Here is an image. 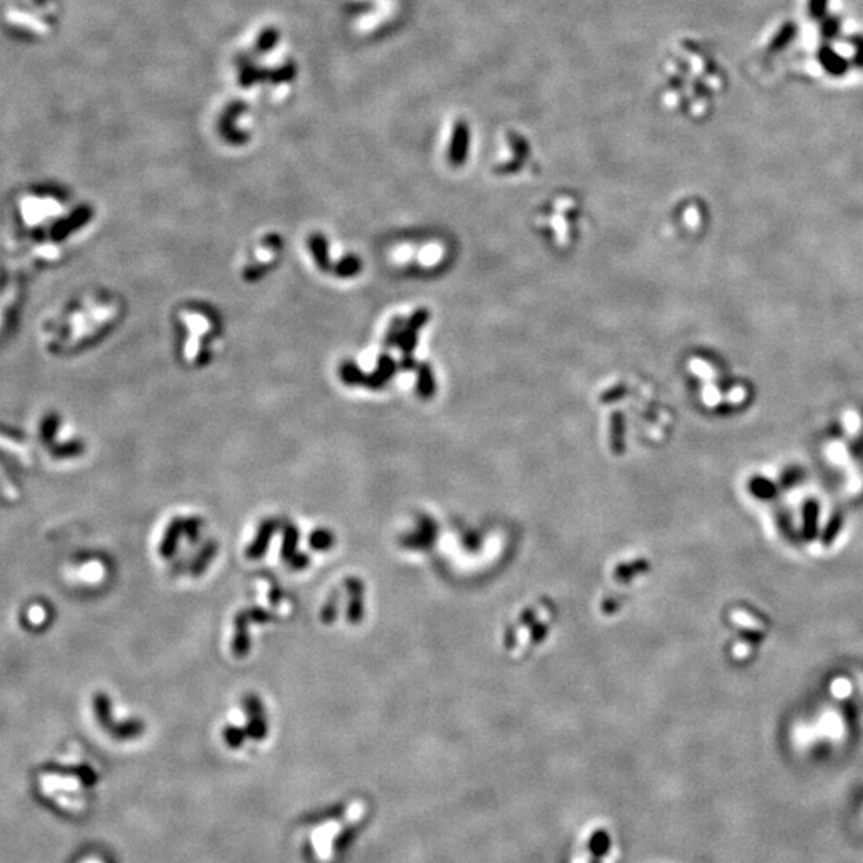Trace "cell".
Wrapping results in <instances>:
<instances>
[{
	"label": "cell",
	"mask_w": 863,
	"mask_h": 863,
	"mask_svg": "<svg viewBox=\"0 0 863 863\" xmlns=\"http://www.w3.org/2000/svg\"><path fill=\"white\" fill-rule=\"evenodd\" d=\"M302 67L288 31L275 21L248 28L227 59L232 90L251 104L275 107L289 103L301 85Z\"/></svg>",
	"instance_id": "6da1fadb"
},
{
	"label": "cell",
	"mask_w": 863,
	"mask_h": 863,
	"mask_svg": "<svg viewBox=\"0 0 863 863\" xmlns=\"http://www.w3.org/2000/svg\"><path fill=\"white\" fill-rule=\"evenodd\" d=\"M66 197L55 189L31 186L19 191L9 210L6 241L16 258L28 264L58 259L59 246L91 218L89 206H77L59 218Z\"/></svg>",
	"instance_id": "7a4b0ae2"
},
{
	"label": "cell",
	"mask_w": 863,
	"mask_h": 863,
	"mask_svg": "<svg viewBox=\"0 0 863 863\" xmlns=\"http://www.w3.org/2000/svg\"><path fill=\"white\" fill-rule=\"evenodd\" d=\"M9 31L21 39H44L59 19L58 0H6L2 10Z\"/></svg>",
	"instance_id": "3957f363"
},
{
	"label": "cell",
	"mask_w": 863,
	"mask_h": 863,
	"mask_svg": "<svg viewBox=\"0 0 863 863\" xmlns=\"http://www.w3.org/2000/svg\"><path fill=\"white\" fill-rule=\"evenodd\" d=\"M21 304V283L13 269L0 264V336L5 334Z\"/></svg>",
	"instance_id": "277c9868"
},
{
	"label": "cell",
	"mask_w": 863,
	"mask_h": 863,
	"mask_svg": "<svg viewBox=\"0 0 863 863\" xmlns=\"http://www.w3.org/2000/svg\"><path fill=\"white\" fill-rule=\"evenodd\" d=\"M429 319H430V312L427 309H417L416 312L411 315V319L406 321V325H404V328H403V333L399 341V346L404 355L413 354V350L416 349V344H417V334H419L424 325L429 321Z\"/></svg>",
	"instance_id": "5b68a950"
},
{
	"label": "cell",
	"mask_w": 863,
	"mask_h": 863,
	"mask_svg": "<svg viewBox=\"0 0 863 863\" xmlns=\"http://www.w3.org/2000/svg\"><path fill=\"white\" fill-rule=\"evenodd\" d=\"M469 128L465 125H457L453 131V138H451V146H449V160L453 165H462L465 159H467V152H469Z\"/></svg>",
	"instance_id": "8992f818"
},
{
	"label": "cell",
	"mask_w": 863,
	"mask_h": 863,
	"mask_svg": "<svg viewBox=\"0 0 863 863\" xmlns=\"http://www.w3.org/2000/svg\"><path fill=\"white\" fill-rule=\"evenodd\" d=\"M416 373H417V382H416L417 394H419L421 399L430 400L432 396L435 395V390H437L435 376H434V371H432V366L429 365V363H421V365L416 366Z\"/></svg>",
	"instance_id": "52a82bcc"
},
{
	"label": "cell",
	"mask_w": 863,
	"mask_h": 863,
	"mask_svg": "<svg viewBox=\"0 0 863 863\" xmlns=\"http://www.w3.org/2000/svg\"><path fill=\"white\" fill-rule=\"evenodd\" d=\"M611 849V836L606 830H597L589 841V851L592 854L590 863H599Z\"/></svg>",
	"instance_id": "ba28073f"
},
{
	"label": "cell",
	"mask_w": 863,
	"mask_h": 863,
	"mask_svg": "<svg viewBox=\"0 0 863 863\" xmlns=\"http://www.w3.org/2000/svg\"><path fill=\"white\" fill-rule=\"evenodd\" d=\"M611 447L614 453H622L625 447V416L619 411L611 416Z\"/></svg>",
	"instance_id": "9c48e42d"
},
{
	"label": "cell",
	"mask_w": 863,
	"mask_h": 863,
	"mask_svg": "<svg viewBox=\"0 0 863 863\" xmlns=\"http://www.w3.org/2000/svg\"><path fill=\"white\" fill-rule=\"evenodd\" d=\"M394 373H395L394 360L387 355H382L379 360V365H377L376 373L371 376V384H374V386H382L384 382L394 376Z\"/></svg>",
	"instance_id": "30bf717a"
},
{
	"label": "cell",
	"mask_w": 863,
	"mask_h": 863,
	"mask_svg": "<svg viewBox=\"0 0 863 863\" xmlns=\"http://www.w3.org/2000/svg\"><path fill=\"white\" fill-rule=\"evenodd\" d=\"M310 248H312V251L316 258V262H319L320 267L328 266V254H326V244L325 240L321 237H314L310 240Z\"/></svg>",
	"instance_id": "8fae6325"
},
{
	"label": "cell",
	"mask_w": 863,
	"mask_h": 863,
	"mask_svg": "<svg viewBox=\"0 0 863 863\" xmlns=\"http://www.w3.org/2000/svg\"><path fill=\"white\" fill-rule=\"evenodd\" d=\"M360 272V261L354 258V256H350V258H346L341 266L338 267V274L342 275V277H350V275H355Z\"/></svg>",
	"instance_id": "7c38bea8"
},
{
	"label": "cell",
	"mask_w": 863,
	"mask_h": 863,
	"mask_svg": "<svg viewBox=\"0 0 863 863\" xmlns=\"http://www.w3.org/2000/svg\"><path fill=\"white\" fill-rule=\"evenodd\" d=\"M403 328H404L403 319H395V320H394V323H392V326H390V329H389L387 338H386V344H387V347H390V346H395V344H399V341H400V336H401V333H403Z\"/></svg>",
	"instance_id": "4fadbf2b"
},
{
	"label": "cell",
	"mask_w": 863,
	"mask_h": 863,
	"mask_svg": "<svg viewBox=\"0 0 863 863\" xmlns=\"http://www.w3.org/2000/svg\"><path fill=\"white\" fill-rule=\"evenodd\" d=\"M624 394H625V387H620V386H619V387H616V389L609 390V392H606V394L603 395V401H612V400L622 399V395H624Z\"/></svg>",
	"instance_id": "5bb4252c"
}]
</instances>
